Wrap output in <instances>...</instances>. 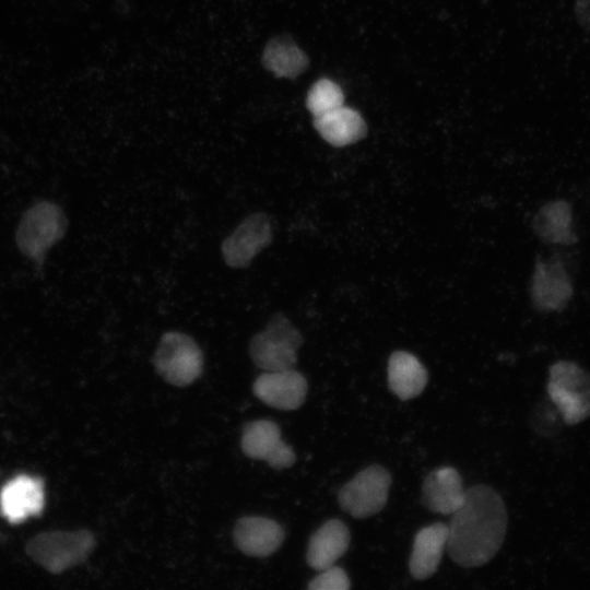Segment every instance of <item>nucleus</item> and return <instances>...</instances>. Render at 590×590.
<instances>
[{"label": "nucleus", "instance_id": "12", "mask_svg": "<svg viewBox=\"0 0 590 590\" xmlns=\"http://www.w3.org/2000/svg\"><path fill=\"white\" fill-rule=\"evenodd\" d=\"M285 538L283 528L261 516L240 518L233 530L234 543L248 556L266 557L279 550Z\"/></svg>", "mask_w": 590, "mask_h": 590}, {"label": "nucleus", "instance_id": "8", "mask_svg": "<svg viewBox=\"0 0 590 590\" xmlns=\"http://www.w3.org/2000/svg\"><path fill=\"white\" fill-rule=\"evenodd\" d=\"M273 239V224L264 213L248 215L222 244V256L231 268H246Z\"/></svg>", "mask_w": 590, "mask_h": 590}, {"label": "nucleus", "instance_id": "21", "mask_svg": "<svg viewBox=\"0 0 590 590\" xmlns=\"http://www.w3.org/2000/svg\"><path fill=\"white\" fill-rule=\"evenodd\" d=\"M343 105V91L330 79H319L311 85L307 93L306 106L314 117L326 114Z\"/></svg>", "mask_w": 590, "mask_h": 590}, {"label": "nucleus", "instance_id": "11", "mask_svg": "<svg viewBox=\"0 0 590 590\" xmlns=\"http://www.w3.org/2000/svg\"><path fill=\"white\" fill-rule=\"evenodd\" d=\"M45 506L43 481L26 474L10 480L0 491V510L11 523L39 515Z\"/></svg>", "mask_w": 590, "mask_h": 590}, {"label": "nucleus", "instance_id": "4", "mask_svg": "<svg viewBox=\"0 0 590 590\" xmlns=\"http://www.w3.org/2000/svg\"><path fill=\"white\" fill-rule=\"evenodd\" d=\"M302 344L299 330L284 315L275 314L266 328L251 338L249 355L264 371L286 370L295 366Z\"/></svg>", "mask_w": 590, "mask_h": 590}, {"label": "nucleus", "instance_id": "5", "mask_svg": "<svg viewBox=\"0 0 590 590\" xmlns=\"http://www.w3.org/2000/svg\"><path fill=\"white\" fill-rule=\"evenodd\" d=\"M546 390L566 424L590 417V373L579 365L568 361L553 364Z\"/></svg>", "mask_w": 590, "mask_h": 590}, {"label": "nucleus", "instance_id": "19", "mask_svg": "<svg viewBox=\"0 0 590 590\" xmlns=\"http://www.w3.org/2000/svg\"><path fill=\"white\" fill-rule=\"evenodd\" d=\"M262 63L278 78L295 79L309 64L307 55L287 36H276L264 47Z\"/></svg>", "mask_w": 590, "mask_h": 590}, {"label": "nucleus", "instance_id": "1", "mask_svg": "<svg viewBox=\"0 0 590 590\" xmlns=\"http://www.w3.org/2000/svg\"><path fill=\"white\" fill-rule=\"evenodd\" d=\"M451 516L447 526L450 558L464 568L488 563L507 532L508 516L500 495L487 485L472 486Z\"/></svg>", "mask_w": 590, "mask_h": 590}, {"label": "nucleus", "instance_id": "15", "mask_svg": "<svg viewBox=\"0 0 590 590\" xmlns=\"http://www.w3.org/2000/svg\"><path fill=\"white\" fill-rule=\"evenodd\" d=\"M571 294V283L559 263H536L531 285L535 307L546 311L560 310L567 305Z\"/></svg>", "mask_w": 590, "mask_h": 590}, {"label": "nucleus", "instance_id": "16", "mask_svg": "<svg viewBox=\"0 0 590 590\" xmlns=\"http://www.w3.org/2000/svg\"><path fill=\"white\" fill-rule=\"evenodd\" d=\"M448 527L436 522L422 528L415 535L409 569L414 579L424 580L433 576L447 547Z\"/></svg>", "mask_w": 590, "mask_h": 590}, {"label": "nucleus", "instance_id": "17", "mask_svg": "<svg viewBox=\"0 0 590 590\" xmlns=\"http://www.w3.org/2000/svg\"><path fill=\"white\" fill-rule=\"evenodd\" d=\"M314 127L324 141L337 148L353 144L367 133L362 115L344 105L314 117Z\"/></svg>", "mask_w": 590, "mask_h": 590}, {"label": "nucleus", "instance_id": "2", "mask_svg": "<svg viewBox=\"0 0 590 590\" xmlns=\"http://www.w3.org/2000/svg\"><path fill=\"white\" fill-rule=\"evenodd\" d=\"M67 228L63 210L52 201L40 200L23 213L15 232V244L24 257L40 263L63 238Z\"/></svg>", "mask_w": 590, "mask_h": 590}, {"label": "nucleus", "instance_id": "6", "mask_svg": "<svg viewBox=\"0 0 590 590\" xmlns=\"http://www.w3.org/2000/svg\"><path fill=\"white\" fill-rule=\"evenodd\" d=\"M153 365L166 382L186 387L200 377L203 354L190 335L170 331L161 338L153 355Z\"/></svg>", "mask_w": 590, "mask_h": 590}, {"label": "nucleus", "instance_id": "7", "mask_svg": "<svg viewBox=\"0 0 590 590\" xmlns=\"http://www.w3.org/2000/svg\"><path fill=\"white\" fill-rule=\"evenodd\" d=\"M391 482V474L386 468L371 464L340 489V507L357 519L370 517L386 506Z\"/></svg>", "mask_w": 590, "mask_h": 590}, {"label": "nucleus", "instance_id": "22", "mask_svg": "<svg viewBox=\"0 0 590 590\" xmlns=\"http://www.w3.org/2000/svg\"><path fill=\"white\" fill-rule=\"evenodd\" d=\"M350 587L346 571L334 565L320 570L308 583V589L311 590H347Z\"/></svg>", "mask_w": 590, "mask_h": 590}, {"label": "nucleus", "instance_id": "3", "mask_svg": "<svg viewBox=\"0 0 590 590\" xmlns=\"http://www.w3.org/2000/svg\"><path fill=\"white\" fill-rule=\"evenodd\" d=\"M96 546L94 534L76 531H46L32 538L25 547L28 557L51 574H60L85 562Z\"/></svg>", "mask_w": 590, "mask_h": 590}, {"label": "nucleus", "instance_id": "20", "mask_svg": "<svg viewBox=\"0 0 590 590\" xmlns=\"http://www.w3.org/2000/svg\"><path fill=\"white\" fill-rule=\"evenodd\" d=\"M533 227L545 243L569 245L576 241L571 232V210L565 201H553L536 213Z\"/></svg>", "mask_w": 590, "mask_h": 590}, {"label": "nucleus", "instance_id": "23", "mask_svg": "<svg viewBox=\"0 0 590 590\" xmlns=\"http://www.w3.org/2000/svg\"><path fill=\"white\" fill-rule=\"evenodd\" d=\"M575 13L579 25L590 31V0H576Z\"/></svg>", "mask_w": 590, "mask_h": 590}, {"label": "nucleus", "instance_id": "13", "mask_svg": "<svg viewBox=\"0 0 590 590\" xmlns=\"http://www.w3.org/2000/svg\"><path fill=\"white\" fill-rule=\"evenodd\" d=\"M464 494L461 475L452 467L432 471L422 485L423 505L439 515H452L462 504Z\"/></svg>", "mask_w": 590, "mask_h": 590}, {"label": "nucleus", "instance_id": "9", "mask_svg": "<svg viewBox=\"0 0 590 590\" xmlns=\"http://www.w3.org/2000/svg\"><path fill=\"white\" fill-rule=\"evenodd\" d=\"M240 447L247 457L264 460L276 470L288 468L296 460L293 448L282 440L280 427L270 420H257L246 424Z\"/></svg>", "mask_w": 590, "mask_h": 590}, {"label": "nucleus", "instance_id": "10", "mask_svg": "<svg viewBox=\"0 0 590 590\" xmlns=\"http://www.w3.org/2000/svg\"><path fill=\"white\" fill-rule=\"evenodd\" d=\"M307 390L306 378L294 368L264 371L252 385V392L260 401L282 411L298 409L305 402Z\"/></svg>", "mask_w": 590, "mask_h": 590}, {"label": "nucleus", "instance_id": "18", "mask_svg": "<svg viewBox=\"0 0 590 590\" xmlns=\"http://www.w3.org/2000/svg\"><path fill=\"white\" fill-rule=\"evenodd\" d=\"M388 386L400 400L420 396L428 381L425 366L412 353L393 352L388 361Z\"/></svg>", "mask_w": 590, "mask_h": 590}, {"label": "nucleus", "instance_id": "14", "mask_svg": "<svg viewBox=\"0 0 590 590\" xmlns=\"http://www.w3.org/2000/svg\"><path fill=\"white\" fill-rule=\"evenodd\" d=\"M351 533L346 524L339 519L322 523L310 536L306 551L307 564L320 571L334 563L347 551Z\"/></svg>", "mask_w": 590, "mask_h": 590}]
</instances>
